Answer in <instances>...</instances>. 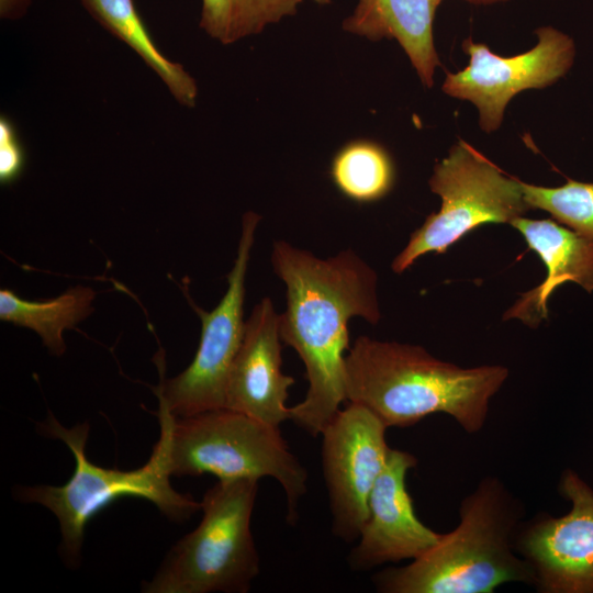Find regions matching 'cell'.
I'll list each match as a JSON object with an SVG mask.
<instances>
[{
  "label": "cell",
  "instance_id": "obj_13",
  "mask_svg": "<svg viewBox=\"0 0 593 593\" xmlns=\"http://www.w3.org/2000/svg\"><path fill=\"white\" fill-rule=\"evenodd\" d=\"M279 314L270 298L257 303L245 321V332L232 365L225 407L279 427L290 419L286 405L294 383L281 370Z\"/></svg>",
  "mask_w": 593,
  "mask_h": 593
},
{
  "label": "cell",
  "instance_id": "obj_6",
  "mask_svg": "<svg viewBox=\"0 0 593 593\" xmlns=\"http://www.w3.org/2000/svg\"><path fill=\"white\" fill-rule=\"evenodd\" d=\"M171 477L212 474L219 480L270 477L287 497V521L295 524L306 493L307 472L291 452L279 427L222 407L174 417Z\"/></svg>",
  "mask_w": 593,
  "mask_h": 593
},
{
  "label": "cell",
  "instance_id": "obj_19",
  "mask_svg": "<svg viewBox=\"0 0 593 593\" xmlns=\"http://www.w3.org/2000/svg\"><path fill=\"white\" fill-rule=\"evenodd\" d=\"M302 0H202L200 27L222 44L260 33L296 13Z\"/></svg>",
  "mask_w": 593,
  "mask_h": 593
},
{
  "label": "cell",
  "instance_id": "obj_21",
  "mask_svg": "<svg viewBox=\"0 0 593 593\" xmlns=\"http://www.w3.org/2000/svg\"><path fill=\"white\" fill-rule=\"evenodd\" d=\"M24 166V153L16 131L7 116L0 119V181L8 184L18 179Z\"/></svg>",
  "mask_w": 593,
  "mask_h": 593
},
{
  "label": "cell",
  "instance_id": "obj_10",
  "mask_svg": "<svg viewBox=\"0 0 593 593\" xmlns=\"http://www.w3.org/2000/svg\"><path fill=\"white\" fill-rule=\"evenodd\" d=\"M536 46L511 57L496 55L471 38L463 41L469 64L461 71L447 74L443 91L472 102L479 110L483 131L490 133L500 127L505 108L515 94L550 86L571 68L575 49L570 36L551 26L536 30Z\"/></svg>",
  "mask_w": 593,
  "mask_h": 593
},
{
  "label": "cell",
  "instance_id": "obj_8",
  "mask_svg": "<svg viewBox=\"0 0 593 593\" xmlns=\"http://www.w3.org/2000/svg\"><path fill=\"white\" fill-rule=\"evenodd\" d=\"M259 221L254 212L243 216L237 255L219 304L211 312L195 307L202 328L191 363L171 379L161 378L155 390L175 417L225 407L228 374L245 332L246 272Z\"/></svg>",
  "mask_w": 593,
  "mask_h": 593
},
{
  "label": "cell",
  "instance_id": "obj_24",
  "mask_svg": "<svg viewBox=\"0 0 593 593\" xmlns=\"http://www.w3.org/2000/svg\"><path fill=\"white\" fill-rule=\"evenodd\" d=\"M318 4H328L332 0H314Z\"/></svg>",
  "mask_w": 593,
  "mask_h": 593
},
{
  "label": "cell",
  "instance_id": "obj_11",
  "mask_svg": "<svg viewBox=\"0 0 593 593\" xmlns=\"http://www.w3.org/2000/svg\"><path fill=\"white\" fill-rule=\"evenodd\" d=\"M559 490L571 511L536 517L518 532L515 548L532 567L538 591L593 593V490L571 470Z\"/></svg>",
  "mask_w": 593,
  "mask_h": 593
},
{
  "label": "cell",
  "instance_id": "obj_23",
  "mask_svg": "<svg viewBox=\"0 0 593 593\" xmlns=\"http://www.w3.org/2000/svg\"><path fill=\"white\" fill-rule=\"evenodd\" d=\"M466 1L474 3V4H493L496 2H503L507 0H466Z\"/></svg>",
  "mask_w": 593,
  "mask_h": 593
},
{
  "label": "cell",
  "instance_id": "obj_17",
  "mask_svg": "<svg viewBox=\"0 0 593 593\" xmlns=\"http://www.w3.org/2000/svg\"><path fill=\"white\" fill-rule=\"evenodd\" d=\"M96 292L90 287L76 286L60 295L30 301L9 289L0 290L1 321L35 332L46 348L55 356L66 351L63 334L74 328L93 311Z\"/></svg>",
  "mask_w": 593,
  "mask_h": 593
},
{
  "label": "cell",
  "instance_id": "obj_15",
  "mask_svg": "<svg viewBox=\"0 0 593 593\" xmlns=\"http://www.w3.org/2000/svg\"><path fill=\"white\" fill-rule=\"evenodd\" d=\"M438 0H359L344 21L347 32L372 41L394 38L405 51L422 82L433 86L439 65L433 21Z\"/></svg>",
  "mask_w": 593,
  "mask_h": 593
},
{
  "label": "cell",
  "instance_id": "obj_7",
  "mask_svg": "<svg viewBox=\"0 0 593 593\" xmlns=\"http://www.w3.org/2000/svg\"><path fill=\"white\" fill-rule=\"evenodd\" d=\"M428 184L440 197L441 206L411 234L406 246L393 259L391 268L396 273L404 272L425 254H444L482 224H511L530 210L522 181L504 175L462 139L435 165Z\"/></svg>",
  "mask_w": 593,
  "mask_h": 593
},
{
  "label": "cell",
  "instance_id": "obj_16",
  "mask_svg": "<svg viewBox=\"0 0 593 593\" xmlns=\"http://www.w3.org/2000/svg\"><path fill=\"white\" fill-rule=\"evenodd\" d=\"M87 12L109 33L128 45L167 86L175 99L194 107L198 88L180 64L166 58L155 45L133 0H79Z\"/></svg>",
  "mask_w": 593,
  "mask_h": 593
},
{
  "label": "cell",
  "instance_id": "obj_2",
  "mask_svg": "<svg viewBox=\"0 0 593 593\" xmlns=\"http://www.w3.org/2000/svg\"><path fill=\"white\" fill-rule=\"evenodd\" d=\"M507 377L504 366L461 368L421 346L360 336L346 355V400L368 407L387 427L444 413L473 434Z\"/></svg>",
  "mask_w": 593,
  "mask_h": 593
},
{
  "label": "cell",
  "instance_id": "obj_5",
  "mask_svg": "<svg viewBox=\"0 0 593 593\" xmlns=\"http://www.w3.org/2000/svg\"><path fill=\"white\" fill-rule=\"evenodd\" d=\"M258 480H219L201 501L200 524L168 552L145 593H245L259 573L250 530Z\"/></svg>",
  "mask_w": 593,
  "mask_h": 593
},
{
  "label": "cell",
  "instance_id": "obj_14",
  "mask_svg": "<svg viewBox=\"0 0 593 593\" xmlns=\"http://www.w3.org/2000/svg\"><path fill=\"white\" fill-rule=\"evenodd\" d=\"M546 266V279L525 292L504 314V320L517 318L532 327L547 318V301L564 282H575L593 291V239L579 235L552 221L524 216L511 222Z\"/></svg>",
  "mask_w": 593,
  "mask_h": 593
},
{
  "label": "cell",
  "instance_id": "obj_9",
  "mask_svg": "<svg viewBox=\"0 0 593 593\" xmlns=\"http://www.w3.org/2000/svg\"><path fill=\"white\" fill-rule=\"evenodd\" d=\"M387 428L368 407L349 402L321 434L332 530L346 542L358 539L367 521L369 496L391 448Z\"/></svg>",
  "mask_w": 593,
  "mask_h": 593
},
{
  "label": "cell",
  "instance_id": "obj_4",
  "mask_svg": "<svg viewBox=\"0 0 593 593\" xmlns=\"http://www.w3.org/2000/svg\"><path fill=\"white\" fill-rule=\"evenodd\" d=\"M157 415L160 435L148 461L128 471L103 468L88 459V423L65 427L49 413L38 424L43 435L61 440L69 448L75 470L63 485L16 486L14 494L21 502L40 504L56 516L61 534L59 550L72 567L79 562L88 522L120 497L145 499L174 522H183L201 510V502L170 484V428L175 416L161 401Z\"/></svg>",
  "mask_w": 593,
  "mask_h": 593
},
{
  "label": "cell",
  "instance_id": "obj_18",
  "mask_svg": "<svg viewBox=\"0 0 593 593\" xmlns=\"http://www.w3.org/2000/svg\"><path fill=\"white\" fill-rule=\"evenodd\" d=\"M331 176L337 189L347 198L357 202H372L391 190L394 167L383 147L368 141H356L336 154Z\"/></svg>",
  "mask_w": 593,
  "mask_h": 593
},
{
  "label": "cell",
  "instance_id": "obj_22",
  "mask_svg": "<svg viewBox=\"0 0 593 593\" xmlns=\"http://www.w3.org/2000/svg\"><path fill=\"white\" fill-rule=\"evenodd\" d=\"M32 0H0V16L8 20L21 19L31 5Z\"/></svg>",
  "mask_w": 593,
  "mask_h": 593
},
{
  "label": "cell",
  "instance_id": "obj_3",
  "mask_svg": "<svg viewBox=\"0 0 593 593\" xmlns=\"http://www.w3.org/2000/svg\"><path fill=\"white\" fill-rule=\"evenodd\" d=\"M518 502L496 477L484 478L465 497L460 522L411 563L373 575L384 593H492L507 582L535 583L529 563L515 551Z\"/></svg>",
  "mask_w": 593,
  "mask_h": 593
},
{
  "label": "cell",
  "instance_id": "obj_12",
  "mask_svg": "<svg viewBox=\"0 0 593 593\" xmlns=\"http://www.w3.org/2000/svg\"><path fill=\"white\" fill-rule=\"evenodd\" d=\"M416 463L412 454L390 448L385 467L370 493L369 513L358 544L348 556L353 570L414 560L439 540L441 534L432 530L416 516L406 490V473Z\"/></svg>",
  "mask_w": 593,
  "mask_h": 593
},
{
  "label": "cell",
  "instance_id": "obj_1",
  "mask_svg": "<svg viewBox=\"0 0 593 593\" xmlns=\"http://www.w3.org/2000/svg\"><path fill=\"white\" fill-rule=\"evenodd\" d=\"M271 264L286 287L281 340L298 353L309 381L304 400L290 407V419L318 436L346 400L350 318L380 320L378 277L351 249L322 259L283 240L273 244Z\"/></svg>",
  "mask_w": 593,
  "mask_h": 593
},
{
  "label": "cell",
  "instance_id": "obj_20",
  "mask_svg": "<svg viewBox=\"0 0 593 593\" xmlns=\"http://www.w3.org/2000/svg\"><path fill=\"white\" fill-rule=\"evenodd\" d=\"M529 209H540L572 231L593 239V183L568 180L557 188L522 182Z\"/></svg>",
  "mask_w": 593,
  "mask_h": 593
},
{
  "label": "cell",
  "instance_id": "obj_25",
  "mask_svg": "<svg viewBox=\"0 0 593 593\" xmlns=\"http://www.w3.org/2000/svg\"><path fill=\"white\" fill-rule=\"evenodd\" d=\"M443 0H438V2L440 3Z\"/></svg>",
  "mask_w": 593,
  "mask_h": 593
}]
</instances>
